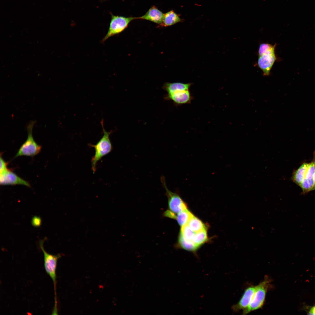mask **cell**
<instances>
[{
    "label": "cell",
    "mask_w": 315,
    "mask_h": 315,
    "mask_svg": "<svg viewBox=\"0 0 315 315\" xmlns=\"http://www.w3.org/2000/svg\"><path fill=\"white\" fill-rule=\"evenodd\" d=\"M276 44L263 43L259 46L257 64L265 76L270 75L277 57L275 54Z\"/></svg>",
    "instance_id": "cell-1"
},
{
    "label": "cell",
    "mask_w": 315,
    "mask_h": 315,
    "mask_svg": "<svg viewBox=\"0 0 315 315\" xmlns=\"http://www.w3.org/2000/svg\"><path fill=\"white\" fill-rule=\"evenodd\" d=\"M270 282V279L266 276L262 281L255 286V290L252 300L248 306L243 310L242 314H247L262 307Z\"/></svg>",
    "instance_id": "cell-2"
},
{
    "label": "cell",
    "mask_w": 315,
    "mask_h": 315,
    "mask_svg": "<svg viewBox=\"0 0 315 315\" xmlns=\"http://www.w3.org/2000/svg\"><path fill=\"white\" fill-rule=\"evenodd\" d=\"M101 124L103 133V136L96 144H90V146L94 147L95 150L94 155L91 160L92 168L94 173L96 170L98 162L103 157L110 153L112 149L109 139V136L111 131L107 132L104 129L103 120L101 121Z\"/></svg>",
    "instance_id": "cell-3"
},
{
    "label": "cell",
    "mask_w": 315,
    "mask_h": 315,
    "mask_svg": "<svg viewBox=\"0 0 315 315\" xmlns=\"http://www.w3.org/2000/svg\"><path fill=\"white\" fill-rule=\"evenodd\" d=\"M35 122L31 121L27 126L28 137L22 145L14 158L22 156H34L41 151L42 147L34 141L32 135L33 128Z\"/></svg>",
    "instance_id": "cell-4"
},
{
    "label": "cell",
    "mask_w": 315,
    "mask_h": 315,
    "mask_svg": "<svg viewBox=\"0 0 315 315\" xmlns=\"http://www.w3.org/2000/svg\"><path fill=\"white\" fill-rule=\"evenodd\" d=\"M111 19L108 31L101 40L103 43L111 37L118 34L123 32L128 26L129 23L136 17H128L116 15L111 14Z\"/></svg>",
    "instance_id": "cell-5"
},
{
    "label": "cell",
    "mask_w": 315,
    "mask_h": 315,
    "mask_svg": "<svg viewBox=\"0 0 315 315\" xmlns=\"http://www.w3.org/2000/svg\"><path fill=\"white\" fill-rule=\"evenodd\" d=\"M161 181L163 187L165 190V194L168 199V210L176 214L187 209L186 204L179 194L176 192H172L168 189L164 176H161Z\"/></svg>",
    "instance_id": "cell-6"
},
{
    "label": "cell",
    "mask_w": 315,
    "mask_h": 315,
    "mask_svg": "<svg viewBox=\"0 0 315 315\" xmlns=\"http://www.w3.org/2000/svg\"><path fill=\"white\" fill-rule=\"evenodd\" d=\"M45 239L39 242V245L43 253L44 266L45 270L53 282L55 290V300H56V270L57 260L61 256L59 254L57 255H53L47 253L45 250L43 246V243Z\"/></svg>",
    "instance_id": "cell-7"
},
{
    "label": "cell",
    "mask_w": 315,
    "mask_h": 315,
    "mask_svg": "<svg viewBox=\"0 0 315 315\" xmlns=\"http://www.w3.org/2000/svg\"><path fill=\"white\" fill-rule=\"evenodd\" d=\"M0 174V184L1 185H21L31 187L28 182L21 178L8 169Z\"/></svg>",
    "instance_id": "cell-8"
},
{
    "label": "cell",
    "mask_w": 315,
    "mask_h": 315,
    "mask_svg": "<svg viewBox=\"0 0 315 315\" xmlns=\"http://www.w3.org/2000/svg\"><path fill=\"white\" fill-rule=\"evenodd\" d=\"M255 290V286H251L247 288L238 302L232 307L233 311L238 312L246 308L252 300Z\"/></svg>",
    "instance_id": "cell-9"
},
{
    "label": "cell",
    "mask_w": 315,
    "mask_h": 315,
    "mask_svg": "<svg viewBox=\"0 0 315 315\" xmlns=\"http://www.w3.org/2000/svg\"><path fill=\"white\" fill-rule=\"evenodd\" d=\"M168 95L171 99L178 104H189L192 99L189 89L176 91Z\"/></svg>",
    "instance_id": "cell-10"
},
{
    "label": "cell",
    "mask_w": 315,
    "mask_h": 315,
    "mask_svg": "<svg viewBox=\"0 0 315 315\" xmlns=\"http://www.w3.org/2000/svg\"><path fill=\"white\" fill-rule=\"evenodd\" d=\"M164 16V13L157 7L153 6L143 15L136 18V19L149 20L160 25L162 22Z\"/></svg>",
    "instance_id": "cell-11"
},
{
    "label": "cell",
    "mask_w": 315,
    "mask_h": 315,
    "mask_svg": "<svg viewBox=\"0 0 315 315\" xmlns=\"http://www.w3.org/2000/svg\"><path fill=\"white\" fill-rule=\"evenodd\" d=\"M180 16L179 14L176 13L173 10L168 11L164 13L162 22L160 25L166 27L182 22L183 19L180 18Z\"/></svg>",
    "instance_id": "cell-12"
},
{
    "label": "cell",
    "mask_w": 315,
    "mask_h": 315,
    "mask_svg": "<svg viewBox=\"0 0 315 315\" xmlns=\"http://www.w3.org/2000/svg\"><path fill=\"white\" fill-rule=\"evenodd\" d=\"M309 163H303L295 172L293 179L294 181L300 186L305 178V175Z\"/></svg>",
    "instance_id": "cell-13"
},
{
    "label": "cell",
    "mask_w": 315,
    "mask_h": 315,
    "mask_svg": "<svg viewBox=\"0 0 315 315\" xmlns=\"http://www.w3.org/2000/svg\"><path fill=\"white\" fill-rule=\"evenodd\" d=\"M178 242L179 247L189 251H195L199 247L192 241L186 239L180 234L179 236Z\"/></svg>",
    "instance_id": "cell-14"
},
{
    "label": "cell",
    "mask_w": 315,
    "mask_h": 315,
    "mask_svg": "<svg viewBox=\"0 0 315 315\" xmlns=\"http://www.w3.org/2000/svg\"><path fill=\"white\" fill-rule=\"evenodd\" d=\"M191 85V83H168L166 84L165 87L166 90L169 94L177 90L189 89Z\"/></svg>",
    "instance_id": "cell-15"
},
{
    "label": "cell",
    "mask_w": 315,
    "mask_h": 315,
    "mask_svg": "<svg viewBox=\"0 0 315 315\" xmlns=\"http://www.w3.org/2000/svg\"><path fill=\"white\" fill-rule=\"evenodd\" d=\"M193 214L187 209L176 214L174 219L181 227L187 224Z\"/></svg>",
    "instance_id": "cell-16"
},
{
    "label": "cell",
    "mask_w": 315,
    "mask_h": 315,
    "mask_svg": "<svg viewBox=\"0 0 315 315\" xmlns=\"http://www.w3.org/2000/svg\"><path fill=\"white\" fill-rule=\"evenodd\" d=\"M187 224L195 232L206 229L205 225L203 223L194 215L190 218Z\"/></svg>",
    "instance_id": "cell-17"
},
{
    "label": "cell",
    "mask_w": 315,
    "mask_h": 315,
    "mask_svg": "<svg viewBox=\"0 0 315 315\" xmlns=\"http://www.w3.org/2000/svg\"><path fill=\"white\" fill-rule=\"evenodd\" d=\"M208 239L206 229L195 232L192 241L198 247L204 243Z\"/></svg>",
    "instance_id": "cell-18"
},
{
    "label": "cell",
    "mask_w": 315,
    "mask_h": 315,
    "mask_svg": "<svg viewBox=\"0 0 315 315\" xmlns=\"http://www.w3.org/2000/svg\"><path fill=\"white\" fill-rule=\"evenodd\" d=\"M299 186L304 194L314 190L315 184L313 179L309 180L304 178Z\"/></svg>",
    "instance_id": "cell-19"
},
{
    "label": "cell",
    "mask_w": 315,
    "mask_h": 315,
    "mask_svg": "<svg viewBox=\"0 0 315 315\" xmlns=\"http://www.w3.org/2000/svg\"><path fill=\"white\" fill-rule=\"evenodd\" d=\"M195 233L187 224L181 227L180 232L185 238L192 241Z\"/></svg>",
    "instance_id": "cell-20"
},
{
    "label": "cell",
    "mask_w": 315,
    "mask_h": 315,
    "mask_svg": "<svg viewBox=\"0 0 315 315\" xmlns=\"http://www.w3.org/2000/svg\"><path fill=\"white\" fill-rule=\"evenodd\" d=\"M315 172V165L313 162L309 163L305 175V178L308 179H313V177Z\"/></svg>",
    "instance_id": "cell-21"
},
{
    "label": "cell",
    "mask_w": 315,
    "mask_h": 315,
    "mask_svg": "<svg viewBox=\"0 0 315 315\" xmlns=\"http://www.w3.org/2000/svg\"><path fill=\"white\" fill-rule=\"evenodd\" d=\"M42 220L40 217L35 216L32 218L31 223L32 225L35 227H40L41 224Z\"/></svg>",
    "instance_id": "cell-22"
},
{
    "label": "cell",
    "mask_w": 315,
    "mask_h": 315,
    "mask_svg": "<svg viewBox=\"0 0 315 315\" xmlns=\"http://www.w3.org/2000/svg\"><path fill=\"white\" fill-rule=\"evenodd\" d=\"M303 309L308 314L315 315V304L312 306L304 305Z\"/></svg>",
    "instance_id": "cell-23"
},
{
    "label": "cell",
    "mask_w": 315,
    "mask_h": 315,
    "mask_svg": "<svg viewBox=\"0 0 315 315\" xmlns=\"http://www.w3.org/2000/svg\"><path fill=\"white\" fill-rule=\"evenodd\" d=\"M0 173H1L8 169L7 167L8 163L4 161L2 157L0 155Z\"/></svg>",
    "instance_id": "cell-24"
},
{
    "label": "cell",
    "mask_w": 315,
    "mask_h": 315,
    "mask_svg": "<svg viewBox=\"0 0 315 315\" xmlns=\"http://www.w3.org/2000/svg\"><path fill=\"white\" fill-rule=\"evenodd\" d=\"M313 181H314V183L315 184V172L314 173V174L313 177Z\"/></svg>",
    "instance_id": "cell-25"
},
{
    "label": "cell",
    "mask_w": 315,
    "mask_h": 315,
    "mask_svg": "<svg viewBox=\"0 0 315 315\" xmlns=\"http://www.w3.org/2000/svg\"><path fill=\"white\" fill-rule=\"evenodd\" d=\"M314 161L313 162V163H314V164L315 165V154H314Z\"/></svg>",
    "instance_id": "cell-26"
},
{
    "label": "cell",
    "mask_w": 315,
    "mask_h": 315,
    "mask_svg": "<svg viewBox=\"0 0 315 315\" xmlns=\"http://www.w3.org/2000/svg\"><path fill=\"white\" fill-rule=\"evenodd\" d=\"M314 190H315V188H314Z\"/></svg>",
    "instance_id": "cell-27"
}]
</instances>
